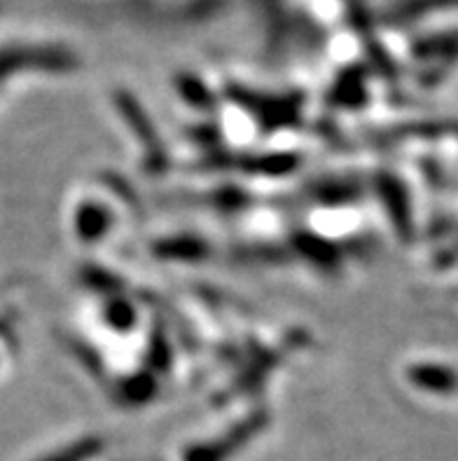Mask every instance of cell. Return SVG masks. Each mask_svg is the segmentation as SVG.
<instances>
[{
    "label": "cell",
    "mask_w": 458,
    "mask_h": 461,
    "mask_svg": "<svg viewBox=\"0 0 458 461\" xmlns=\"http://www.w3.org/2000/svg\"><path fill=\"white\" fill-rule=\"evenodd\" d=\"M449 7H458V0H398L389 12L391 22L407 23L424 19L436 12L449 10Z\"/></svg>",
    "instance_id": "cell-1"
}]
</instances>
